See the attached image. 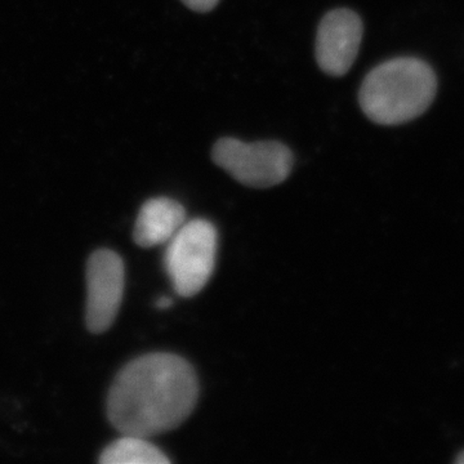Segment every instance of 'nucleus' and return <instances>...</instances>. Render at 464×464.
Returning <instances> with one entry per match:
<instances>
[{
	"mask_svg": "<svg viewBox=\"0 0 464 464\" xmlns=\"http://www.w3.org/2000/svg\"><path fill=\"white\" fill-rule=\"evenodd\" d=\"M194 368L173 353L137 357L119 372L108 396V417L123 435L150 439L172 431L197 405Z\"/></svg>",
	"mask_w": 464,
	"mask_h": 464,
	"instance_id": "1",
	"label": "nucleus"
},
{
	"mask_svg": "<svg viewBox=\"0 0 464 464\" xmlns=\"http://www.w3.org/2000/svg\"><path fill=\"white\" fill-rule=\"evenodd\" d=\"M438 92V76L426 61L398 57L374 67L360 88L359 102L374 123L399 125L423 115Z\"/></svg>",
	"mask_w": 464,
	"mask_h": 464,
	"instance_id": "2",
	"label": "nucleus"
},
{
	"mask_svg": "<svg viewBox=\"0 0 464 464\" xmlns=\"http://www.w3.org/2000/svg\"><path fill=\"white\" fill-rule=\"evenodd\" d=\"M217 258V231L206 219H192L168 241L164 267L181 297H194L212 277Z\"/></svg>",
	"mask_w": 464,
	"mask_h": 464,
	"instance_id": "3",
	"label": "nucleus"
},
{
	"mask_svg": "<svg viewBox=\"0 0 464 464\" xmlns=\"http://www.w3.org/2000/svg\"><path fill=\"white\" fill-rule=\"evenodd\" d=\"M213 161L249 188H267L288 179L293 168L292 151L283 143H246L221 139L212 150Z\"/></svg>",
	"mask_w": 464,
	"mask_h": 464,
	"instance_id": "4",
	"label": "nucleus"
},
{
	"mask_svg": "<svg viewBox=\"0 0 464 464\" xmlns=\"http://www.w3.org/2000/svg\"><path fill=\"white\" fill-rule=\"evenodd\" d=\"M125 286L124 262L110 249L96 250L87 264V311L85 323L94 334L108 331L114 324Z\"/></svg>",
	"mask_w": 464,
	"mask_h": 464,
	"instance_id": "5",
	"label": "nucleus"
},
{
	"mask_svg": "<svg viewBox=\"0 0 464 464\" xmlns=\"http://www.w3.org/2000/svg\"><path fill=\"white\" fill-rule=\"evenodd\" d=\"M362 18L350 9H334L324 16L317 29L316 61L324 72L342 76L355 63L362 45Z\"/></svg>",
	"mask_w": 464,
	"mask_h": 464,
	"instance_id": "6",
	"label": "nucleus"
},
{
	"mask_svg": "<svg viewBox=\"0 0 464 464\" xmlns=\"http://www.w3.org/2000/svg\"><path fill=\"white\" fill-rule=\"evenodd\" d=\"M186 224V210L169 198H154L143 204L134 225L133 237L142 248L163 246Z\"/></svg>",
	"mask_w": 464,
	"mask_h": 464,
	"instance_id": "7",
	"label": "nucleus"
},
{
	"mask_svg": "<svg viewBox=\"0 0 464 464\" xmlns=\"http://www.w3.org/2000/svg\"><path fill=\"white\" fill-rule=\"evenodd\" d=\"M102 464H169V458L142 436L123 435L103 449Z\"/></svg>",
	"mask_w": 464,
	"mask_h": 464,
	"instance_id": "8",
	"label": "nucleus"
},
{
	"mask_svg": "<svg viewBox=\"0 0 464 464\" xmlns=\"http://www.w3.org/2000/svg\"><path fill=\"white\" fill-rule=\"evenodd\" d=\"M181 2L192 11L206 14L212 11L218 5L219 0H181Z\"/></svg>",
	"mask_w": 464,
	"mask_h": 464,
	"instance_id": "9",
	"label": "nucleus"
},
{
	"mask_svg": "<svg viewBox=\"0 0 464 464\" xmlns=\"http://www.w3.org/2000/svg\"><path fill=\"white\" fill-rule=\"evenodd\" d=\"M172 299H170L169 297H160L157 301L158 308H163V310L164 308H166L167 310L168 307L172 306Z\"/></svg>",
	"mask_w": 464,
	"mask_h": 464,
	"instance_id": "10",
	"label": "nucleus"
},
{
	"mask_svg": "<svg viewBox=\"0 0 464 464\" xmlns=\"http://www.w3.org/2000/svg\"><path fill=\"white\" fill-rule=\"evenodd\" d=\"M457 462L459 464H464V451L459 454V457L457 458Z\"/></svg>",
	"mask_w": 464,
	"mask_h": 464,
	"instance_id": "11",
	"label": "nucleus"
}]
</instances>
